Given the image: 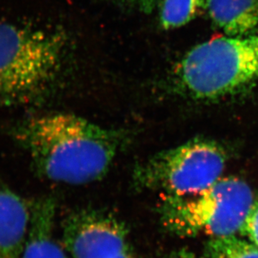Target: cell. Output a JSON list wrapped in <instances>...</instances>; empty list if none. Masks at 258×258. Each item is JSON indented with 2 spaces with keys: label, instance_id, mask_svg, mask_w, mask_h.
Listing matches in <instances>:
<instances>
[{
  "label": "cell",
  "instance_id": "1",
  "mask_svg": "<svg viewBox=\"0 0 258 258\" xmlns=\"http://www.w3.org/2000/svg\"><path fill=\"white\" fill-rule=\"evenodd\" d=\"M11 132L37 175L74 185L105 177L129 141L126 131L66 113L32 117Z\"/></svg>",
  "mask_w": 258,
  "mask_h": 258
},
{
  "label": "cell",
  "instance_id": "2",
  "mask_svg": "<svg viewBox=\"0 0 258 258\" xmlns=\"http://www.w3.org/2000/svg\"><path fill=\"white\" fill-rule=\"evenodd\" d=\"M68 49L63 32L0 23V104L30 105L51 92Z\"/></svg>",
  "mask_w": 258,
  "mask_h": 258
},
{
  "label": "cell",
  "instance_id": "3",
  "mask_svg": "<svg viewBox=\"0 0 258 258\" xmlns=\"http://www.w3.org/2000/svg\"><path fill=\"white\" fill-rule=\"evenodd\" d=\"M180 87L191 97L214 100L258 81V28L220 37L194 47L175 70Z\"/></svg>",
  "mask_w": 258,
  "mask_h": 258
},
{
  "label": "cell",
  "instance_id": "4",
  "mask_svg": "<svg viewBox=\"0 0 258 258\" xmlns=\"http://www.w3.org/2000/svg\"><path fill=\"white\" fill-rule=\"evenodd\" d=\"M254 201L246 181L228 176L194 195L165 196L158 212L164 227L175 235L220 238L241 231Z\"/></svg>",
  "mask_w": 258,
  "mask_h": 258
},
{
  "label": "cell",
  "instance_id": "5",
  "mask_svg": "<svg viewBox=\"0 0 258 258\" xmlns=\"http://www.w3.org/2000/svg\"><path fill=\"white\" fill-rule=\"evenodd\" d=\"M227 161V153L220 145L195 140L159 152L136 166L133 184L164 196L194 195L222 178Z\"/></svg>",
  "mask_w": 258,
  "mask_h": 258
},
{
  "label": "cell",
  "instance_id": "6",
  "mask_svg": "<svg viewBox=\"0 0 258 258\" xmlns=\"http://www.w3.org/2000/svg\"><path fill=\"white\" fill-rule=\"evenodd\" d=\"M62 242L73 258H109L131 248L126 226L106 210L81 208L62 223Z\"/></svg>",
  "mask_w": 258,
  "mask_h": 258
},
{
  "label": "cell",
  "instance_id": "7",
  "mask_svg": "<svg viewBox=\"0 0 258 258\" xmlns=\"http://www.w3.org/2000/svg\"><path fill=\"white\" fill-rule=\"evenodd\" d=\"M31 217V202L0 180V258H21Z\"/></svg>",
  "mask_w": 258,
  "mask_h": 258
},
{
  "label": "cell",
  "instance_id": "8",
  "mask_svg": "<svg viewBox=\"0 0 258 258\" xmlns=\"http://www.w3.org/2000/svg\"><path fill=\"white\" fill-rule=\"evenodd\" d=\"M56 202L43 197L31 202V217L21 258H69L55 235Z\"/></svg>",
  "mask_w": 258,
  "mask_h": 258
},
{
  "label": "cell",
  "instance_id": "9",
  "mask_svg": "<svg viewBox=\"0 0 258 258\" xmlns=\"http://www.w3.org/2000/svg\"><path fill=\"white\" fill-rule=\"evenodd\" d=\"M207 8L215 25L229 36L258 28V0H207Z\"/></svg>",
  "mask_w": 258,
  "mask_h": 258
},
{
  "label": "cell",
  "instance_id": "10",
  "mask_svg": "<svg viewBox=\"0 0 258 258\" xmlns=\"http://www.w3.org/2000/svg\"><path fill=\"white\" fill-rule=\"evenodd\" d=\"M208 258H258V247L235 236L213 238L207 248Z\"/></svg>",
  "mask_w": 258,
  "mask_h": 258
},
{
  "label": "cell",
  "instance_id": "11",
  "mask_svg": "<svg viewBox=\"0 0 258 258\" xmlns=\"http://www.w3.org/2000/svg\"><path fill=\"white\" fill-rule=\"evenodd\" d=\"M201 0H163L161 23L166 29L180 27L192 20L200 8Z\"/></svg>",
  "mask_w": 258,
  "mask_h": 258
},
{
  "label": "cell",
  "instance_id": "12",
  "mask_svg": "<svg viewBox=\"0 0 258 258\" xmlns=\"http://www.w3.org/2000/svg\"><path fill=\"white\" fill-rule=\"evenodd\" d=\"M240 232L258 247V199H255Z\"/></svg>",
  "mask_w": 258,
  "mask_h": 258
},
{
  "label": "cell",
  "instance_id": "13",
  "mask_svg": "<svg viewBox=\"0 0 258 258\" xmlns=\"http://www.w3.org/2000/svg\"><path fill=\"white\" fill-rule=\"evenodd\" d=\"M109 258H135L134 254H133V251L132 248L127 249L125 251H122L120 253L116 254L114 256H110Z\"/></svg>",
  "mask_w": 258,
  "mask_h": 258
},
{
  "label": "cell",
  "instance_id": "14",
  "mask_svg": "<svg viewBox=\"0 0 258 258\" xmlns=\"http://www.w3.org/2000/svg\"><path fill=\"white\" fill-rule=\"evenodd\" d=\"M173 258H208L207 256H198L195 254L191 253V252H188V251H180L179 253L175 254Z\"/></svg>",
  "mask_w": 258,
  "mask_h": 258
}]
</instances>
